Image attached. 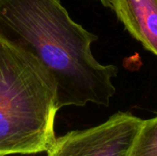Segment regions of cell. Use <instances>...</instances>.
I'll return each mask as SVG.
<instances>
[{"label":"cell","instance_id":"cell-2","mask_svg":"<svg viewBox=\"0 0 157 156\" xmlns=\"http://www.w3.org/2000/svg\"><path fill=\"white\" fill-rule=\"evenodd\" d=\"M54 80L29 52L0 36V156L53 144L59 111Z\"/></svg>","mask_w":157,"mask_h":156},{"label":"cell","instance_id":"cell-3","mask_svg":"<svg viewBox=\"0 0 157 156\" xmlns=\"http://www.w3.org/2000/svg\"><path fill=\"white\" fill-rule=\"evenodd\" d=\"M144 120L118 112L103 123L56 138L47 156H130Z\"/></svg>","mask_w":157,"mask_h":156},{"label":"cell","instance_id":"cell-4","mask_svg":"<svg viewBox=\"0 0 157 156\" xmlns=\"http://www.w3.org/2000/svg\"><path fill=\"white\" fill-rule=\"evenodd\" d=\"M130 34L157 57V0H104Z\"/></svg>","mask_w":157,"mask_h":156},{"label":"cell","instance_id":"cell-6","mask_svg":"<svg viewBox=\"0 0 157 156\" xmlns=\"http://www.w3.org/2000/svg\"><path fill=\"white\" fill-rule=\"evenodd\" d=\"M100 1H101L102 3H104V0H100Z\"/></svg>","mask_w":157,"mask_h":156},{"label":"cell","instance_id":"cell-1","mask_svg":"<svg viewBox=\"0 0 157 156\" xmlns=\"http://www.w3.org/2000/svg\"><path fill=\"white\" fill-rule=\"evenodd\" d=\"M0 36L32 54L49 72L60 109L109 105L118 69L94 57L91 45L98 36L74 21L61 0H0Z\"/></svg>","mask_w":157,"mask_h":156},{"label":"cell","instance_id":"cell-5","mask_svg":"<svg viewBox=\"0 0 157 156\" xmlns=\"http://www.w3.org/2000/svg\"><path fill=\"white\" fill-rule=\"evenodd\" d=\"M130 156H157V116L144 120Z\"/></svg>","mask_w":157,"mask_h":156}]
</instances>
